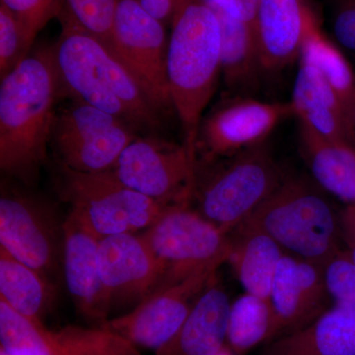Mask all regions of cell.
I'll return each mask as SVG.
<instances>
[{"label":"cell","mask_w":355,"mask_h":355,"mask_svg":"<svg viewBox=\"0 0 355 355\" xmlns=\"http://www.w3.org/2000/svg\"><path fill=\"white\" fill-rule=\"evenodd\" d=\"M64 96L50 48L39 49L0 84V169L25 186L48 159L57 105Z\"/></svg>","instance_id":"1"},{"label":"cell","mask_w":355,"mask_h":355,"mask_svg":"<svg viewBox=\"0 0 355 355\" xmlns=\"http://www.w3.org/2000/svg\"><path fill=\"white\" fill-rule=\"evenodd\" d=\"M51 46L64 96L114 114L137 130H153L161 114L132 73L99 39L67 21Z\"/></svg>","instance_id":"2"},{"label":"cell","mask_w":355,"mask_h":355,"mask_svg":"<svg viewBox=\"0 0 355 355\" xmlns=\"http://www.w3.org/2000/svg\"><path fill=\"white\" fill-rule=\"evenodd\" d=\"M221 26L205 0H176L168 41L167 76L184 144L197 154L203 113L221 74Z\"/></svg>","instance_id":"3"},{"label":"cell","mask_w":355,"mask_h":355,"mask_svg":"<svg viewBox=\"0 0 355 355\" xmlns=\"http://www.w3.org/2000/svg\"><path fill=\"white\" fill-rule=\"evenodd\" d=\"M286 176L263 141L226 157L198 160L193 202L207 220L231 234Z\"/></svg>","instance_id":"4"},{"label":"cell","mask_w":355,"mask_h":355,"mask_svg":"<svg viewBox=\"0 0 355 355\" xmlns=\"http://www.w3.org/2000/svg\"><path fill=\"white\" fill-rule=\"evenodd\" d=\"M319 189L305 178L286 176L241 226L263 231L287 254L323 266L343 242L340 214Z\"/></svg>","instance_id":"5"},{"label":"cell","mask_w":355,"mask_h":355,"mask_svg":"<svg viewBox=\"0 0 355 355\" xmlns=\"http://www.w3.org/2000/svg\"><path fill=\"white\" fill-rule=\"evenodd\" d=\"M60 168L62 198L100 239L146 230L171 207L128 188L111 171Z\"/></svg>","instance_id":"6"},{"label":"cell","mask_w":355,"mask_h":355,"mask_svg":"<svg viewBox=\"0 0 355 355\" xmlns=\"http://www.w3.org/2000/svg\"><path fill=\"white\" fill-rule=\"evenodd\" d=\"M139 135V130L118 116L72 100L57 110L50 146L62 167L101 173L113 170L125 147Z\"/></svg>","instance_id":"7"},{"label":"cell","mask_w":355,"mask_h":355,"mask_svg":"<svg viewBox=\"0 0 355 355\" xmlns=\"http://www.w3.org/2000/svg\"><path fill=\"white\" fill-rule=\"evenodd\" d=\"M191 203L171 205L141 233L164 263L163 280H178L203 268L227 263L231 234L207 220Z\"/></svg>","instance_id":"8"},{"label":"cell","mask_w":355,"mask_h":355,"mask_svg":"<svg viewBox=\"0 0 355 355\" xmlns=\"http://www.w3.org/2000/svg\"><path fill=\"white\" fill-rule=\"evenodd\" d=\"M198 157L186 144L139 135L111 170L128 188L167 205L193 203Z\"/></svg>","instance_id":"9"},{"label":"cell","mask_w":355,"mask_h":355,"mask_svg":"<svg viewBox=\"0 0 355 355\" xmlns=\"http://www.w3.org/2000/svg\"><path fill=\"white\" fill-rule=\"evenodd\" d=\"M165 27L144 11L137 0H119L111 49L160 114L173 110Z\"/></svg>","instance_id":"10"},{"label":"cell","mask_w":355,"mask_h":355,"mask_svg":"<svg viewBox=\"0 0 355 355\" xmlns=\"http://www.w3.org/2000/svg\"><path fill=\"white\" fill-rule=\"evenodd\" d=\"M222 265H212L182 279L163 280L139 304L101 326L127 338L135 347L154 352L176 335L193 305Z\"/></svg>","instance_id":"11"},{"label":"cell","mask_w":355,"mask_h":355,"mask_svg":"<svg viewBox=\"0 0 355 355\" xmlns=\"http://www.w3.org/2000/svg\"><path fill=\"white\" fill-rule=\"evenodd\" d=\"M0 355H141L127 338L102 326L50 330L0 300Z\"/></svg>","instance_id":"12"},{"label":"cell","mask_w":355,"mask_h":355,"mask_svg":"<svg viewBox=\"0 0 355 355\" xmlns=\"http://www.w3.org/2000/svg\"><path fill=\"white\" fill-rule=\"evenodd\" d=\"M64 239L50 205L25 191L2 186L0 248L44 277L57 266Z\"/></svg>","instance_id":"13"},{"label":"cell","mask_w":355,"mask_h":355,"mask_svg":"<svg viewBox=\"0 0 355 355\" xmlns=\"http://www.w3.org/2000/svg\"><path fill=\"white\" fill-rule=\"evenodd\" d=\"M294 116L291 102L270 103L253 98L228 100L202 119L197 140V157L211 161L266 141L284 119Z\"/></svg>","instance_id":"14"},{"label":"cell","mask_w":355,"mask_h":355,"mask_svg":"<svg viewBox=\"0 0 355 355\" xmlns=\"http://www.w3.org/2000/svg\"><path fill=\"white\" fill-rule=\"evenodd\" d=\"M99 268L112 310L139 304L167 272L141 234L135 233L100 240Z\"/></svg>","instance_id":"15"},{"label":"cell","mask_w":355,"mask_h":355,"mask_svg":"<svg viewBox=\"0 0 355 355\" xmlns=\"http://www.w3.org/2000/svg\"><path fill=\"white\" fill-rule=\"evenodd\" d=\"M64 279L77 310L101 326L111 313L99 268L100 238L74 210L62 222Z\"/></svg>","instance_id":"16"},{"label":"cell","mask_w":355,"mask_h":355,"mask_svg":"<svg viewBox=\"0 0 355 355\" xmlns=\"http://www.w3.org/2000/svg\"><path fill=\"white\" fill-rule=\"evenodd\" d=\"M270 302L279 336L304 328L330 307L322 266L284 254L275 273Z\"/></svg>","instance_id":"17"},{"label":"cell","mask_w":355,"mask_h":355,"mask_svg":"<svg viewBox=\"0 0 355 355\" xmlns=\"http://www.w3.org/2000/svg\"><path fill=\"white\" fill-rule=\"evenodd\" d=\"M310 9L303 0H259L256 33L263 70L284 69L300 57Z\"/></svg>","instance_id":"18"},{"label":"cell","mask_w":355,"mask_h":355,"mask_svg":"<svg viewBox=\"0 0 355 355\" xmlns=\"http://www.w3.org/2000/svg\"><path fill=\"white\" fill-rule=\"evenodd\" d=\"M231 301L217 277L198 299L181 328L155 355H217L227 345Z\"/></svg>","instance_id":"19"},{"label":"cell","mask_w":355,"mask_h":355,"mask_svg":"<svg viewBox=\"0 0 355 355\" xmlns=\"http://www.w3.org/2000/svg\"><path fill=\"white\" fill-rule=\"evenodd\" d=\"M259 355H355V306L331 304L304 328L266 343Z\"/></svg>","instance_id":"20"},{"label":"cell","mask_w":355,"mask_h":355,"mask_svg":"<svg viewBox=\"0 0 355 355\" xmlns=\"http://www.w3.org/2000/svg\"><path fill=\"white\" fill-rule=\"evenodd\" d=\"M300 144L308 167L322 190L355 207V148L345 140H331L300 123Z\"/></svg>","instance_id":"21"},{"label":"cell","mask_w":355,"mask_h":355,"mask_svg":"<svg viewBox=\"0 0 355 355\" xmlns=\"http://www.w3.org/2000/svg\"><path fill=\"white\" fill-rule=\"evenodd\" d=\"M299 62L291 101L294 116L326 139L347 141L345 110L336 91L314 67Z\"/></svg>","instance_id":"22"},{"label":"cell","mask_w":355,"mask_h":355,"mask_svg":"<svg viewBox=\"0 0 355 355\" xmlns=\"http://www.w3.org/2000/svg\"><path fill=\"white\" fill-rule=\"evenodd\" d=\"M286 252L259 229L240 226L231 233L227 263L245 292L270 300L275 273Z\"/></svg>","instance_id":"23"},{"label":"cell","mask_w":355,"mask_h":355,"mask_svg":"<svg viewBox=\"0 0 355 355\" xmlns=\"http://www.w3.org/2000/svg\"><path fill=\"white\" fill-rule=\"evenodd\" d=\"M216 13L221 26L224 84L231 91L248 90L263 69L256 27L218 11Z\"/></svg>","instance_id":"24"},{"label":"cell","mask_w":355,"mask_h":355,"mask_svg":"<svg viewBox=\"0 0 355 355\" xmlns=\"http://www.w3.org/2000/svg\"><path fill=\"white\" fill-rule=\"evenodd\" d=\"M53 295L46 277L0 248V300L23 316L43 322Z\"/></svg>","instance_id":"25"},{"label":"cell","mask_w":355,"mask_h":355,"mask_svg":"<svg viewBox=\"0 0 355 355\" xmlns=\"http://www.w3.org/2000/svg\"><path fill=\"white\" fill-rule=\"evenodd\" d=\"M279 335V323L270 300L245 292L231 302L227 345L233 354H247Z\"/></svg>","instance_id":"26"},{"label":"cell","mask_w":355,"mask_h":355,"mask_svg":"<svg viewBox=\"0 0 355 355\" xmlns=\"http://www.w3.org/2000/svg\"><path fill=\"white\" fill-rule=\"evenodd\" d=\"M299 62L314 67L336 91L345 111L355 98V74L349 60L320 28L313 11L307 23Z\"/></svg>","instance_id":"27"},{"label":"cell","mask_w":355,"mask_h":355,"mask_svg":"<svg viewBox=\"0 0 355 355\" xmlns=\"http://www.w3.org/2000/svg\"><path fill=\"white\" fill-rule=\"evenodd\" d=\"M119 0H62L58 17L80 28L112 48Z\"/></svg>","instance_id":"28"},{"label":"cell","mask_w":355,"mask_h":355,"mask_svg":"<svg viewBox=\"0 0 355 355\" xmlns=\"http://www.w3.org/2000/svg\"><path fill=\"white\" fill-rule=\"evenodd\" d=\"M34 44L24 23L0 3V77L13 71L29 55Z\"/></svg>","instance_id":"29"},{"label":"cell","mask_w":355,"mask_h":355,"mask_svg":"<svg viewBox=\"0 0 355 355\" xmlns=\"http://www.w3.org/2000/svg\"><path fill=\"white\" fill-rule=\"evenodd\" d=\"M322 268L331 304L355 306V261L349 250L342 248Z\"/></svg>","instance_id":"30"},{"label":"cell","mask_w":355,"mask_h":355,"mask_svg":"<svg viewBox=\"0 0 355 355\" xmlns=\"http://www.w3.org/2000/svg\"><path fill=\"white\" fill-rule=\"evenodd\" d=\"M0 3L20 18L35 40L51 18L58 17L62 0H1Z\"/></svg>","instance_id":"31"},{"label":"cell","mask_w":355,"mask_h":355,"mask_svg":"<svg viewBox=\"0 0 355 355\" xmlns=\"http://www.w3.org/2000/svg\"><path fill=\"white\" fill-rule=\"evenodd\" d=\"M336 41L355 53V0H340L334 19Z\"/></svg>","instance_id":"32"},{"label":"cell","mask_w":355,"mask_h":355,"mask_svg":"<svg viewBox=\"0 0 355 355\" xmlns=\"http://www.w3.org/2000/svg\"><path fill=\"white\" fill-rule=\"evenodd\" d=\"M214 10L244 21L254 23L256 20L259 0H205Z\"/></svg>","instance_id":"33"},{"label":"cell","mask_w":355,"mask_h":355,"mask_svg":"<svg viewBox=\"0 0 355 355\" xmlns=\"http://www.w3.org/2000/svg\"><path fill=\"white\" fill-rule=\"evenodd\" d=\"M140 6L163 25L171 24L176 0H137Z\"/></svg>","instance_id":"34"},{"label":"cell","mask_w":355,"mask_h":355,"mask_svg":"<svg viewBox=\"0 0 355 355\" xmlns=\"http://www.w3.org/2000/svg\"><path fill=\"white\" fill-rule=\"evenodd\" d=\"M343 242L355 261V207H345L340 211Z\"/></svg>","instance_id":"35"},{"label":"cell","mask_w":355,"mask_h":355,"mask_svg":"<svg viewBox=\"0 0 355 355\" xmlns=\"http://www.w3.org/2000/svg\"><path fill=\"white\" fill-rule=\"evenodd\" d=\"M347 139L355 148V98L345 111Z\"/></svg>","instance_id":"36"},{"label":"cell","mask_w":355,"mask_h":355,"mask_svg":"<svg viewBox=\"0 0 355 355\" xmlns=\"http://www.w3.org/2000/svg\"><path fill=\"white\" fill-rule=\"evenodd\" d=\"M232 354H233V352H231V350L224 349L223 350H222L220 354H217V355H233Z\"/></svg>","instance_id":"37"}]
</instances>
